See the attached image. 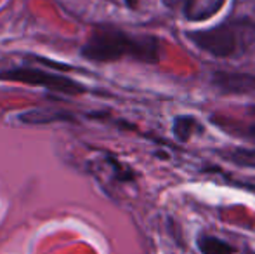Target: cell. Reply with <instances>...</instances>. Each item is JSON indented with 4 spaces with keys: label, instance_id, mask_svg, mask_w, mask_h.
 <instances>
[{
    "label": "cell",
    "instance_id": "6",
    "mask_svg": "<svg viewBox=\"0 0 255 254\" xmlns=\"http://www.w3.org/2000/svg\"><path fill=\"white\" fill-rule=\"evenodd\" d=\"M184 16L189 21H205L219 12L224 7L226 0H182Z\"/></svg>",
    "mask_w": 255,
    "mask_h": 254
},
{
    "label": "cell",
    "instance_id": "9",
    "mask_svg": "<svg viewBox=\"0 0 255 254\" xmlns=\"http://www.w3.org/2000/svg\"><path fill=\"white\" fill-rule=\"evenodd\" d=\"M238 136H243V138L250 139V141H255V126L238 127Z\"/></svg>",
    "mask_w": 255,
    "mask_h": 254
},
{
    "label": "cell",
    "instance_id": "7",
    "mask_svg": "<svg viewBox=\"0 0 255 254\" xmlns=\"http://www.w3.org/2000/svg\"><path fill=\"white\" fill-rule=\"evenodd\" d=\"M202 129L203 127L200 120L193 115H177L172 120V132L179 143H188Z\"/></svg>",
    "mask_w": 255,
    "mask_h": 254
},
{
    "label": "cell",
    "instance_id": "10",
    "mask_svg": "<svg viewBox=\"0 0 255 254\" xmlns=\"http://www.w3.org/2000/svg\"><path fill=\"white\" fill-rule=\"evenodd\" d=\"M124 2L128 9H137V5H139V0H124Z\"/></svg>",
    "mask_w": 255,
    "mask_h": 254
},
{
    "label": "cell",
    "instance_id": "2",
    "mask_svg": "<svg viewBox=\"0 0 255 254\" xmlns=\"http://www.w3.org/2000/svg\"><path fill=\"white\" fill-rule=\"evenodd\" d=\"M186 37L200 51L214 58H231L243 54L255 42V24L247 17H242L207 30L188 31Z\"/></svg>",
    "mask_w": 255,
    "mask_h": 254
},
{
    "label": "cell",
    "instance_id": "4",
    "mask_svg": "<svg viewBox=\"0 0 255 254\" xmlns=\"http://www.w3.org/2000/svg\"><path fill=\"white\" fill-rule=\"evenodd\" d=\"M212 85L222 94H250L255 91V75L242 71H215L212 75Z\"/></svg>",
    "mask_w": 255,
    "mask_h": 254
},
{
    "label": "cell",
    "instance_id": "8",
    "mask_svg": "<svg viewBox=\"0 0 255 254\" xmlns=\"http://www.w3.org/2000/svg\"><path fill=\"white\" fill-rule=\"evenodd\" d=\"M196 244L202 254H235V248L229 242L214 235H200Z\"/></svg>",
    "mask_w": 255,
    "mask_h": 254
},
{
    "label": "cell",
    "instance_id": "1",
    "mask_svg": "<svg viewBox=\"0 0 255 254\" xmlns=\"http://www.w3.org/2000/svg\"><path fill=\"white\" fill-rule=\"evenodd\" d=\"M82 58L92 63H113L124 58L139 63H160L161 44L153 35H134L111 24L92 28L91 35L80 47Z\"/></svg>",
    "mask_w": 255,
    "mask_h": 254
},
{
    "label": "cell",
    "instance_id": "12",
    "mask_svg": "<svg viewBox=\"0 0 255 254\" xmlns=\"http://www.w3.org/2000/svg\"><path fill=\"white\" fill-rule=\"evenodd\" d=\"M245 254H255V251H247Z\"/></svg>",
    "mask_w": 255,
    "mask_h": 254
},
{
    "label": "cell",
    "instance_id": "5",
    "mask_svg": "<svg viewBox=\"0 0 255 254\" xmlns=\"http://www.w3.org/2000/svg\"><path fill=\"white\" fill-rule=\"evenodd\" d=\"M17 120L23 124H30V126H42V124H51V122H64V120H71L73 122V113L68 110L61 108H33L23 112L17 115Z\"/></svg>",
    "mask_w": 255,
    "mask_h": 254
},
{
    "label": "cell",
    "instance_id": "3",
    "mask_svg": "<svg viewBox=\"0 0 255 254\" xmlns=\"http://www.w3.org/2000/svg\"><path fill=\"white\" fill-rule=\"evenodd\" d=\"M0 80L5 82H19V84L35 85V87H45L49 91L61 92L68 96H78L87 91L84 84L66 77V75L54 73V71L42 70L33 66H14L0 71Z\"/></svg>",
    "mask_w": 255,
    "mask_h": 254
},
{
    "label": "cell",
    "instance_id": "11",
    "mask_svg": "<svg viewBox=\"0 0 255 254\" xmlns=\"http://www.w3.org/2000/svg\"><path fill=\"white\" fill-rule=\"evenodd\" d=\"M181 2H182V0H163V3L167 7H177Z\"/></svg>",
    "mask_w": 255,
    "mask_h": 254
}]
</instances>
